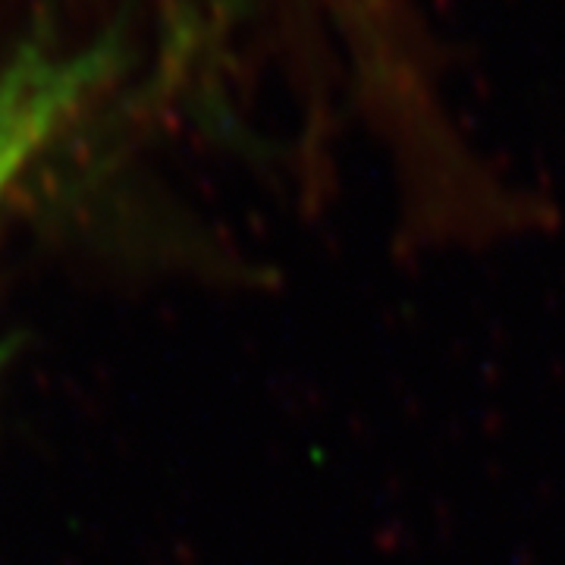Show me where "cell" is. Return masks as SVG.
<instances>
[{
    "label": "cell",
    "mask_w": 565,
    "mask_h": 565,
    "mask_svg": "<svg viewBox=\"0 0 565 565\" xmlns=\"http://www.w3.org/2000/svg\"><path fill=\"white\" fill-rule=\"evenodd\" d=\"M98 61L51 47H25L0 73V204L29 163L57 136L95 82ZM7 349H0V371Z\"/></svg>",
    "instance_id": "obj_1"
}]
</instances>
